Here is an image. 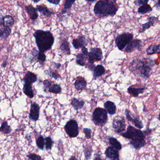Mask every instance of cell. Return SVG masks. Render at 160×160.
I'll use <instances>...</instances> for the list:
<instances>
[{"mask_svg":"<svg viewBox=\"0 0 160 160\" xmlns=\"http://www.w3.org/2000/svg\"><path fill=\"white\" fill-rule=\"evenodd\" d=\"M148 21L146 23L142 24V29L141 31H139V33H143L147 29H149L152 26H154L156 23V20H158V18L151 16L148 18Z\"/></svg>","mask_w":160,"mask_h":160,"instance_id":"19","label":"cell"},{"mask_svg":"<svg viewBox=\"0 0 160 160\" xmlns=\"http://www.w3.org/2000/svg\"><path fill=\"white\" fill-rule=\"evenodd\" d=\"M133 35L130 33H123L118 35L115 39V43L117 48L120 51L123 50L132 41Z\"/></svg>","mask_w":160,"mask_h":160,"instance_id":"6","label":"cell"},{"mask_svg":"<svg viewBox=\"0 0 160 160\" xmlns=\"http://www.w3.org/2000/svg\"><path fill=\"white\" fill-rule=\"evenodd\" d=\"M37 59L38 61L40 63V64H43L44 62L46 61V55L44 54V52L39 51L38 53H37Z\"/></svg>","mask_w":160,"mask_h":160,"instance_id":"39","label":"cell"},{"mask_svg":"<svg viewBox=\"0 0 160 160\" xmlns=\"http://www.w3.org/2000/svg\"><path fill=\"white\" fill-rule=\"evenodd\" d=\"M125 115L126 119L130 122H132L135 127L139 128V129L143 128L144 125L138 116L132 113L130 111L128 110H125Z\"/></svg>","mask_w":160,"mask_h":160,"instance_id":"11","label":"cell"},{"mask_svg":"<svg viewBox=\"0 0 160 160\" xmlns=\"http://www.w3.org/2000/svg\"><path fill=\"white\" fill-rule=\"evenodd\" d=\"M47 1L50 3L53 4L54 5H58L61 0H47Z\"/></svg>","mask_w":160,"mask_h":160,"instance_id":"44","label":"cell"},{"mask_svg":"<svg viewBox=\"0 0 160 160\" xmlns=\"http://www.w3.org/2000/svg\"><path fill=\"white\" fill-rule=\"evenodd\" d=\"M105 109L97 108L92 114V120L96 126L103 127L107 123L108 116Z\"/></svg>","mask_w":160,"mask_h":160,"instance_id":"4","label":"cell"},{"mask_svg":"<svg viewBox=\"0 0 160 160\" xmlns=\"http://www.w3.org/2000/svg\"><path fill=\"white\" fill-rule=\"evenodd\" d=\"M81 52L82 53H83V54H85V55H87V56H88V52H88V49H87L85 47L83 48H82Z\"/></svg>","mask_w":160,"mask_h":160,"instance_id":"45","label":"cell"},{"mask_svg":"<svg viewBox=\"0 0 160 160\" xmlns=\"http://www.w3.org/2000/svg\"><path fill=\"white\" fill-rule=\"evenodd\" d=\"M39 106L35 102H33L31 105L29 118L34 121H37L39 116Z\"/></svg>","mask_w":160,"mask_h":160,"instance_id":"13","label":"cell"},{"mask_svg":"<svg viewBox=\"0 0 160 160\" xmlns=\"http://www.w3.org/2000/svg\"><path fill=\"white\" fill-rule=\"evenodd\" d=\"M23 93L30 98H32L34 97V90L32 88V84H24L23 88Z\"/></svg>","mask_w":160,"mask_h":160,"instance_id":"28","label":"cell"},{"mask_svg":"<svg viewBox=\"0 0 160 160\" xmlns=\"http://www.w3.org/2000/svg\"><path fill=\"white\" fill-rule=\"evenodd\" d=\"M96 0H85V1L87 2H89L93 3L94 2H95Z\"/></svg>","mask_w":160,"mask_h":160,"instance_id":"49","label":"cell"},{"mask_svg":"<svg viewBox=\"0 0 160 160\" xmlns=\"http://www.w3.org/2000/svg\"><path fill=\"white\" fill-rule=\"evenodd\" d=\"M147 53L148 55H153L160 52V44L151 45L147 49Z\"/></svg>","mask_w":160,"mask_h":160,"instance_id":"30","label":"cell"},{"mask_svg":"<svg viewBox=\"0 0 160 160\" xmlns=\"http://www.w3.org/2000/svg\"><path fill=\"white\" fill-rule=\"evenodd\" d=\"M71 104L76 111L81 109L85 104L84 101L79 100L76 98H72L71 100Z\"/></svg>","mask_w":160,"mask_h":160,"instance_id":"27","label":"cell"},{"mask_svg":"<svg viewBox=\"0 0 160 160\" xmlns=\"http://www.w3.org/2000/svg\"><path fill=\"white\" fill-rule=\"evenodd\" d=\"M118 8L116 3L111 0H100L94 7V11L96 16L99 18L116 15Z\"/></svg>","mask_w":160,"mask_h":160,"instance_id":"3","label":"cell"},{"mask_svg":"<svg viewBox=\"0 0 160 160\" xmlns=\"http://www.w3.org/2000/svg\"><path fill=\"white\" fill-rule=\"evenodd\" d=\"M151 132H152V129H151L147 128V129L145 131H144L143 132L146 135H147V134L151 133Z\"/></svg>","mask_w":160,"mask_h":160,"instance_id":"46","label":"cell"},{"mask_svg":"<svg viewBox=\"0 0 160 160\" xmlns=\"http://www.w3.org/2000/svg\"><path fill=\"white\" fill-rule=\"evenodd\" d=\"M111 1H112V2H115V3H116V0H111Z\"/></svg>","mask_w":160,"mask_h":160,"instance_id":"52","label":"cell"},{"mask_svg":"<svg viewBox=\"0 0 160 160\" xmlns=\"http://www.w3.org/2000/svg\"><path fill=\"white\" fill-rule=\"evenodd\" d=\"M109 141L110 144L113 148L117 150H121L122 149V145L116 138L112 137H110Z\"/></svg>","mask_w":160,"mask_h":160,"instance_id":"29","label":"cell"},{"mask_svg":"<svg viewBox=\"0 0 160 160\" xmlns=\"http://www.w3.org/2000/svg\"><path fill=\"white\" fill-rule=\"evenodd\" d=\"M75 88L78 91H82L86 88L87 82L81 77H78L74 83Z\"/></svg>","mask_w":160,"mask_h":160,"instance_id":"17","label":"cell"},{"mask_svg":"<svg viewBox=\"0 0 160 160\" xmlns=\"http://www.w3.org/2000/svg\"><path fill=\"white\" fill-rule=\"evenodd\" d=\"M88 52V63L93 64L95 62L101 61L103 58L102 51L100 48H94L90 49Z\"/></svg>","mask_w":160,"mask_h":160,"instance_id":"8","label":"cell"},{"mask_svg":"<svg viewBox=\"0 0 160 160\" xmlns=\"http://www.w3.org/2000/svg\"><path fill=\"white\" fill-rule=\"evenodd\" d=\"M151 1H154V0H151Z\"/></svg>","mask_w":160,"mask_h":160,"instance_id":"54","label":"cell"},{"mask_svg":"<svg viewBox=\"0 0 160 160\" xmlns=\"http://www.w3.org/2000/svg\"><path fill=\"white\" fill-rule=\"evenodd\" d=\"M32 1H33L34 3H37L40 0H32Z\"/></svg>","mask_w":160,"mask_h":160,"instance_id":"51","label":"cell"},{"mask_svg":"<svg viewBox=\"0 0 160 160\" xmlns=\"http://www.w3.org/2000/svg\"><path fill=\"white\" fill-rule=\"evenodd\" d=\"M65 130L70 138H75L79 133V128L77 121L73 119L67 122L65 126Z\"/></svg>","mask_w":160,"mask_h":160,"instance_id":"7","label":"cell"},{"mask_svg":"<svg viewBox=\"0 0 160 160\" xmlns=\"http://www.w3.org/2000/svg\"><path fill=\"white\" fill-rule=\"evenodd\" d=\"M45 140L44 137L42 135H40L37 139H36V145L37 147L39 149L43 150L44 149V146L45 145Z\"/></svg>","mask_w":160,"mask_h":160,"instance_id":"36","label":"cell"},{"mask_svg":"<svg viewBox=\"0 0 160 160\" xmlns=\"http://www.w3.org/2000/svg\"><path fill=\"white\" fill-rule=\"evenodd\" d=\"M83 132L85 134V137L87 139H90L91 138V133H92V130L91 129L87 128H85L83 129Z\"/></svg>","mask_w":160,"mask_h":160,"instance_id":"43","label":"cell"},{"mask_svg":"<svg viewBox=\"0 0 160 160\" xmlns=\"http://www.w3.org/2000/svg\"><path fill=\"white\" fill-rule=\"evenodd\" d=\"M130 144L136 149H140L145 146L146 142L145 140L137 139V140H130Z\"/></svg>","mask_w":160,"mask_h":160,"instance_id":"25","label":"cell"},{"mask_svg":"<svg viewBox=\"0 0 160 160\" xmlns=\"http://www.w3.org/2000/svg\"><path fill=\"white\" fill-rule=\"evenodd\" d=\"M104 107L108 113L113 115L116 113V107L115 103L111 101H107L104 102Z\"/></svg>","mask_w":160,"mask_h":160,"instance_id":"18","label":"cell"},{"mask_svg":"<svg viewBox=\"0 0 160 160\" xmlns=\"http://www.w3.org/2000/svg\"><path fill=\"white\" fill-rule=\"evenodd\" d=\"M88 41L84 36H80L77 39H73L72 41V45L74 48L78 49L86 47L88 44Z\"/></svg>","mask_w":160,"mask_h":160,"instance_id":"14","label":"cell"},{"mask_svg":"<svg viewBox=\"0 0 160 160\" xmlns=\"http://www.w3.org/2000/svg\"><path fill=\"white\" fill-rule=\"evenodd\" d=\"M46 73H47L49 76L50 77L54 78L56 80L58 79L61 78V76L59 75V74H58L57 71L52 70V69H51V68H50V69L48 70V72Z\"/></svg>","mask_w":160,"mask_h":160,"instance_id":"38","label":"cell"},{"mask_svg":"<svg viewBox=\"0 0 160 160\" xmlns=\"http://www.w3.org/2000/svg\"><path fill=\"white\" fill-rule=\"evenodd\" d=\"M112 127L117 133H121L126 130V123L124 118L119 116L116 117L113 120Z\"/></svg>","mask_w":160,"mask_h":160,"instance_id":"9","label":"cell"},{"mask_svg":"<svg viewBox=\"0 0 160 160\" xmlns=\"http://www.w3.org/2000/svg\"><path fill=\"white\" fill-rule=\"evenodd\" d=\"M158 119H159V121H160V112L159 114Z\"/></svg>","mask_w":160,"mask_h":160,"instance_id":"53","label":"cell"},{"mask_svg":"<svg viewBox=\"0 0 160 160\" xmlns=\"http://www.w3.org/2000/svg\"><path fill=\"white\" fill-rule=\"evenodd\" d=\"M106 70L103 66L98 65L95 67L93 69V78L94 79L96 80L97 78L103 76L105 74Z\"/></svg>","mask_w":160,"mask_h":160,"instance_id":"22","label":"cell"},{"mask_svg":"<svg viewBox=\"0 0 160 160\" xmlns=\"http://www.w3.org/2000/svg\"><path fill=\"white\" fill-rule=\"evenodd\" d=\"M84 152L85 156V158L87 160L90 159L91 158V155L92 153V148L91 146L86 147L84 150Z\"/></svg>","mask_w":160,"mask_h":160,"instance_id":"40","label":"cell"},{"mask_svg":"<svg viewBox=\"0 0 160 160\" xmlns=\"http://www.w3.org/2000/svg\"><path fill=\"white\" fill-rule=\"evenodd\" d=\"M147 88L146 87H143L136 88L134 87L133 86L129 87L127 88V92L130 95L133 97H138L140 94L144 93L145 91L146 90Z\"/></svg>","mask_w":160,"mask_h":160,"instance_id":"16","label":"cell"},{"mask_svg":"<svg viewBox=\"0 0 160 160\" xmlns=\"http://www.w3.org/2000/svg\"><path fill=\"white\" fill-rule=\"evenodd\" d=\"M149 2V0H135L134 4L136 6H141L143 5L147 4Z\"/></svg>","mask_w":160,"mask_h":160,"instance_id":"41","label":"cell"},{"mask_svg":"<svg viewBox=\"0 0 160 160\" xmlns=\"http://www.w3.org/2000/svg\"><path fill=\"white\" fill-rule=\"evenodd\" d=\"M11 33V29L9 27H3L0 30V37L2 39H6Z\"/></svg>","mask_w":160,"mask_h":160,"instance_id":"32","label":"cell"},{"mask_svg":"<svg viewBox=\"0 0 160 160\" xmlns=\"http://www.w3.org/2000/svg\"><path fill=\"white\" fill-rule=\"evenodd\" d=\"M76 63L81 66H85L86 65V61L88 60V57L87 55H85L83 53H78L76 56Z\"/></svg>","mask_w":160,"mask_h":160,"instance_id":"26","label":"cell"},{"mask_svg":"<svg viewBox=\"0 0 160 160\" xmlns=\"http://www.w3.org/2000/svg\"><path fill=\"white\" fill-rule=\"evenodd\" d=\"M153 9L150 5L147 4L143 5L141 6L138 9V13L141 15H144L147 13H149L152 12Z\"/></svg>","mask_w":160,"mask_h":160,"instance_id":"31","label":"cell"},{"mask_svg":"<svg viewBox=\"0 0 160 160\" xmlns=\"http://www.w3.org/2000/svg\"><path fill=\"white\" fill-rule=\"evenodd\" d=\"M14 20L13 17L10 15H7L4 17H1V25L3 27H10L14 24Z\"/></svg>","mask_w":160,"mask_h":160,"instance_id":"23","label":"cell"},{"mask_svg":"<svg viewBox=\"0 0 160 160\" xmlns=\"http://www.w3.org/2000/svg\"><path fill=\"white\" fill-rule=\"evenodd\" d=\"M34 36L39 50L41 52L49 50L54 43V37L50 31L36 30L34 33Z\"/></svg>","mask_w":160,"mask_h":160,"instance_id":"2","label":"cell"},{"mask_svg":"<svg viewBox=\"0 0 160 160\" xmlns=\"http://www.w3.org/2000/svg\"><path fill=\"white\" fill-rule=\"evenodd\" d=\"M105 155L108 158L111 160H119V154L118 150L112 147H109L105 152Z\"/></svg>","mask_w":160,"mask_h":160,"instance_id":"15","label":"cell"},{"mask_svg":"<svg viewBox=\"0 0 160 160\" xmlns=\"http://www.w3.org/2000/svg\"><path fill=\"white\" fill-rule=\"evenodd\" d=\"M25 9L26 12L30 17V19L32 20H35L38 18L39 15L38 14L36 8H34L32 5H29L25 7Z\"/></svg>","mask_w":160,"mask_h":160,"instance_id":"20","label":"cell"},{"mask_svg":"<svg viewBox=\"0 0 160 160\" xmlns=\"http://www.w3.org/2000/svg\"><path fill=\"white\" fill-rule=\"evenodd\" d=\"M44 90L45 92H51L57 94L62 91V88L60 85L55 84L54 82L49 80H46L43 82Z\"/></svg>","mask_w":160,"mask_h":160,"instance_id":"10","label":"cell"},{"mask_svg":"<svg viewBox=\"0 0 160 160\" xmlns=\"http://www.w3.org/2000/svg\"><path fill=\"white\" fill-rule=\"evenodd\" d=\"M155 65V61L152 59L136 58L130 63L129 69L130 72L146 80L152 75V68Z\"/></svg>","mask_w":160,"mask_h":160,"instance_id":"1","label":"cell"},{"mask_svg":"<svg viewBox=\"0 0 160 160\" xmlns=\"http://www.w3.org/2000/svg\"><path fill=\"white\" fill-rule=\"evenodd\" d=\"M37 80V77L36 75L32 72L28 71L25 74V76L23 79L22 81L24 82V84H32L33 83L36 82Z\"/></svg>","mask_w":160,"mask_h":160,"instance_id":"24","label":"cell"},{"mask_svg":"<svg viewBox=\"0 0 160 160\" xmlns=\"http://www.w3.org/2000/svg\"><path fill=\"white\" fill-rule=\"evenodd\" d=\"M154 7L156 8L157 9H160V0H157V3L154 6Z\"/></svg>","mask_w":160,"mask_h":160,"instance_id":"48","label":"cell"},{"mask_svg":"<svg viewBox=\"0 0 160 160\" xmlns=\"http://www.w3.org/2000/svg\"><path fill=\"white\" fill-rule=\"evenodd\" d=\"M36 7V8L37 10L45 17L49 18L54 14V13L53 11H51L45 5L41 4L37 5Z\"/></svg>","mask_w":160,"mask_h":160,"instance_id":"21","label":"cell"},{"mask_svg":"<svg viewBox=\"0 0 160 160\" xmlns=\"http://www.w3.org/2000/svg\"><path fill=\"white\" fill-rule=\"evenodd\" d=\"M76 2V0H65L64 4V10L62 11L63 14L67 13V11L71 8L73 4Z\"/></svg>","mask_w":160,"mask_h":160,"instance_id":"34","label":"cell"},{"mask_svg":"<svg viewBox=\"0 0 160 160\" xmlns=\"http://www.w3.org/2000/svg\"><path fill=\"white\" fill-rule=\"evenodd\" d=\"M45 148L47 151L51 150L52 148L54 142L50 137H47L45 139Z\"/></svg>","mask_w":160,"mask_h":160,"instance_id":"37","label":"cell"},{"mask_svg":"<svg viewBox=\"0 0 160 160\" xmlns=\"http://www.w3.org/2000/svg\"><path fill=\"white\" fill-rule=\"evenodd\" d=\"M142 41L140 39L132 40L125 48V52L126 53H131L136 50L141 51Z\"/></svg>","mask_w":160,"mask_h":160,"instance_id":"12","label":"cell"},{"mask_svg":"<svg viewBox=\"0 0 160 160\" xmlns=\"http://www.w3.org/2000/svg\"><path fill=\"white\" fill-rule=\"evenodd\" d=\"M27 157L31 160H42L41 157L36 154H30Z\"/></svg>","mask_w":160,"mask_h":160,"instance_id":"42","label":"cell"},{"mask_svg":"<svg viewBox=\"0 0 160 160\" xmlns=\"http://www.w3.org/2000/svg\"><path fill=\"white\" fill-rule=\"evenodd\" d=\"M94 160H102L99 154H96L95 155V158H94Z\"/></svg>","mask_w":160,"mask_h":160,"instance_id":"47","label":"cell"},{"mask_svg":"<svg viewBox=\"0 0 160 160\" xmlns=\"http://www.w3.org/2000/svg\"><path fill=\"white\" fill-rule=\"evenodd\" d=\"M69 160H78L75 157H71V158H70Z\"/></svg>","mask_w":160,"mask_h":160,"instance_id":"50","label":"cell"},{"mask_svg":"<svg viewBox=\"0 0 160 160\" xmlns=\"http://www.w3.org/2000/svg\"><path fill=\"white\" fill-rule=\"evenodd\" d=\"M120 135L126 139L130 140L142 139L145 140L146 138L145 134L141 130L136 128L132 127L131 125H129L127 128V130L126 132H122Z\"/></svg>","mask_w":160,"mask_h":160,"instance_id":"5","label":"cell"},{"mask_svg":"<svg viewBox=\"0 0 160 160\" xmlns=\"http://www.w3.org/2000/svg\"><path fill=\"white\" fill-rule=\"evenodd\" d=\"M1 132L4 134H8L11 131L10 126H8L6 121H4L2 123L1 127Z\"/></svg>","mask_w":160,"mask_h":160,"instance_id":"35","label":"cell"},{"mask_svg":"<svg viewBox=\"0 0 160 160\" xmlns=\"http://www.w3.org/2000/svg\"><path fill=\"white\" fill-rule=\"evenodd\" d=\"M61 52L64 54H70V53L69 43L66 40H65L62 43L60 47Z\"/></svg>","mask_w":160,"mask_h":160,"instance_id":"33","label":"cell"}]
</instances>
